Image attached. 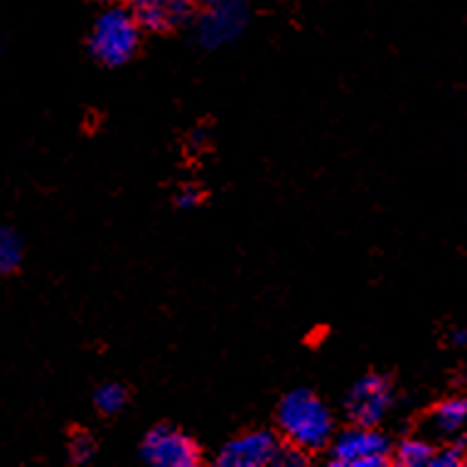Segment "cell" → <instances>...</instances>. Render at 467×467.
I'll use <instances>...</instances> for the list:
<instances>
[{
    "instance_id": "cell-1",
    "label": "cell",
    "mask_w": 467,
    "mask_h": 467,
    "mask_svg": "<svg viewBox=\"0 0 467 467\" xmlns=\"http://www.w3.org/2000/svg\"><path fill=\"white\" fill-rule=\"evenodd\" d=\"M278 428L288 443L315 452L327 448L335 433V419L310 389H296L278 406Z\"/></svg>"
},
{
    "instance_id": "cell-2",
    "label": "cell",
    "mask_w": 467,
    "mask_h": 467,
    "mask_svg": "<svg viewBox=\"0 0 467 467\" xmlns=\"http://www.w3.org/2000/svg\"><path fill=\"white\" fill-rule=\"evenodd\" d=\"M140 30L129 5H111L97 17L89 35V55L104 67H123L140 47Z\"/></svg>"
},
{
    "instance_id": "cell-3",
    "label": "cell",
    "mask_w": 467,
    "mask_h": 467,
    "mask_svg": "<svg viewBox=\"0 0 467 467\" xmlns=\"http://www.w3.org/2000/svg\"><path fill=\"white\" fill-rule=\"evenodd\" d=\"M249 23V0H202L194 33L204 49H219L234 42Z\"/></svg>"
},
{
    "instance_id": "cell-4",
    "label": "cell",
    "mask_w": 467,
    "mask_h": 467,
    "mask_svg": "<svg viewBox=\"0 0 467 467\" xmlns=\"http://www.w3.org/2000/svg\"><path fill=\"white\" fill-rule=\"evenodd\" d=\"M391 441L377 428L355 426L335 435L330 445L332 467H387Z\"/></svg>"
},
{
    "instance_id": "cell-5",
    "label": "cell",
    "mask_w": 467,
    "mask_h": 467,
    "mask_svg": "<svg viewBox=\"0 0 467 467\" xmlns=\"http://www.w3.org/2000/svg\"><path fill=\"white\" fill-rule=\"evenodd\" d=\"M394 403L391 381L381 374H367L352 384L345 396L347 419L355 426L377 428Z\"/></svg>"
},
{
    "instance_id": "cell-6",
    "label": "cell",
    "mask_w": 467,
    "mask_h": 467,
    "mask_svg": "<svg viewBox=\"0 0 467 467\" xmlns=\"http://www.w3.org/2000/svg\"><path fill=\"white\" fill-rule=\"evenodd\" d=\"M140 458L153 467H197L202 452L200 445L178 428L155 426L145 433Z\"/></svg>"
},
{
    "instance_id": "cell-7",
    "label": "cell",
    "mask_w": 467,
    "mask_h": 467,
    "mask_svg": "<svg viewBox=\"0 0 467 467\" xmlns=\"http://www.w3.org/2000/svg\"><path fill=\"white\" fill-rule=\"evenodd\" d=\"M283 445L271 431H251L234 438L219 451V467H266L278 462Z\"/></svg>"
},
{
    "instance_id": "cell-8",
    "label": "cell",
    "mask_w": 467,
    "mask_h": 467,
    "mask_svg": "<svg viewBox=\"0 0 467 467\" xmlns=\"http://www.w3.org/2000/svg\"><path fill=\"white\" fill-rule=\"evenodd\" d=\"M138 23L148 33H170L190 23L197 10V0H126Z\"/></svg>"
},
{
    "instance_id": "cell-9",
    "label": "cell",
    "mask_w": 467,
    "mask_h": 467,
    "mask_svg": "<svg viewBox=\"0 0 467 467\" xmlns=\"http://www.w3.org/2000/svg\"><path fill=\"white\" fill-rule=\"evenodd\" d=\"M431 423L438 433L452 435L467 423V401L465 399H448L431 416Z\"/></svg>"
},
{
    "instance_id": "cell-10",
    "label": "cell",
    "mask_w": 467,
    "mask_h": 467,
    "mask_svg": "<svg viewBox=\"0 0 467 467\" xmlns=\"http://www.w3.org/2000/svg\"><path fill=\"white\" fill-rule=\"evenodd\" d=\"M23 236L13 226H3L0 229V274H13L23 264Z\"/></svg>"
},
{
    "instance_id": "cell-11",
    "label": "cell",
    "mask_w": 467,
    "mask_h": 467,
    "mask_svg": "<svg viewBox=\"0 0 467 467\" xmlns=\"http://www.w3.org/2000/svg\"><path fill=\"white\" fill-rule=\"evenodd\" d=\"M435 451L426 441H419V438H409L399 445L396 451V462L401 467H431L433 462Z\"/></svg>"
},
{
    "instance_id": "cell-12",
    "label": "cell",
    "mask_w": 467,
    "mask_h": 467,
    "mask_svg": "<svg viewBox=\"0 0 467 467\" xmlns=\"http://www.w3.org/2000/svg\"><path fill=\"white\" fill-rule=\"evenodd\" d=\"M129 401V391L121 384H101V387L94 391V406H97L99 413H104V416H113V413H119Z\"/></svg>"
},
{
    "instance_id": "cell-13",
    "label": "cell",
    "mask_w": 467,
    "mask_h": 467,
    "mask_svg": "<svg viewBox=\"0 0 467 467\" xmlns=\"http://www.w3.org/2000/svg\"><path fill=\"white\" fill-rule=\"evenodd\" d=\"M94 452H97V443H94V438H91L89 433H84V431H77V433L69 438V460H72L74 465H84V462H91Z\"/></svg>"
},
{
    "instance_id": "cell-14",
    "label": "cell",
    "mask_w": 467,
    "mask_h": 467,
    "mask_svg": "<svg viewBox=\"0 0 467 467\" xmlns=\"http://www.w3.org/2000/svg\"><path fill=\"white\" fill-rule=\"evenodd\" d=\"M467 460V441L452 443L443 448L441 452H435L431 467H460Z\"/></svg>"
},
{
    "instance_id": "cell-15",
    "label": "cell",
    "mask_w": 467,
    "mask_h": 467,
    "mask_svg": "<svg viewBox=\"0 0 467 467\" xmlns=\"http://www.w3.org/2000/svg\"><path fill=\"white\" fill-rule=\"evenodd\" d=\"M310 460H307V451L298 448V445L288 443V448H283L281 455H278V462L275 465L285 467H306Z\"/></svg>"
},
{
    "instance_id": "cell-16",
    "label": "cell",
    "mask_w": 467,
    "mask_h": 467,
    "mask_svg": "<svg viewBox=\"0 0 467 467\" xmlns=\"http://www.w3.org/2000/svg\"><path fill=\"white\" fill-rule=\"evenodd\" d=\"M202 200H204V194H202L200 187L194 185H185L178 192V207L180 210H194V207H200Z\"/></svg>"
},
{
    "instance_id": "cell-17",
    "label": "cell",
    "mask_w": 467,
    "mask_h": 467,
    "mask_svg": "<svg viewBox=\"0 0 467 467\" xmlns=\"http://www.w3.org/2000/svg\"><path fill=\"white\" fill-rule=\"evenodd\" d=\"M451 342L458 347H467V327H458V330H452Z\"/></svg>"
},
{
    "instance_id": "cell-18",
    "label": "cell",
    "mask_w": 467,
    "mask_h": 467,
    "mask_svg": "<svg viewBox=\"0 0 467 467\" xmlns=\"http://www.w3.org/2000/svg\"><path fill=\"white\" fill-rule=\"evenodd\" d=\"M190 140H192V143H197V145H194V148H204V145H202V143H207V133H204V130H194Z\"/></svg>"
},
{
    "instance_id": "cell-19",
    "label": "cell",
    "mask_w": 467,
    "mask_h": 467,
    "mask_svg": "<svg viewBox=\"0 0 467 467\" xmlns=\"http://www.w3.org/2000/svg\"><path fill=\"white\" fill-rule=\"evenodd\" d=\"M99 3H113V0H99Z\"/></svg>"
}]
</instances>
